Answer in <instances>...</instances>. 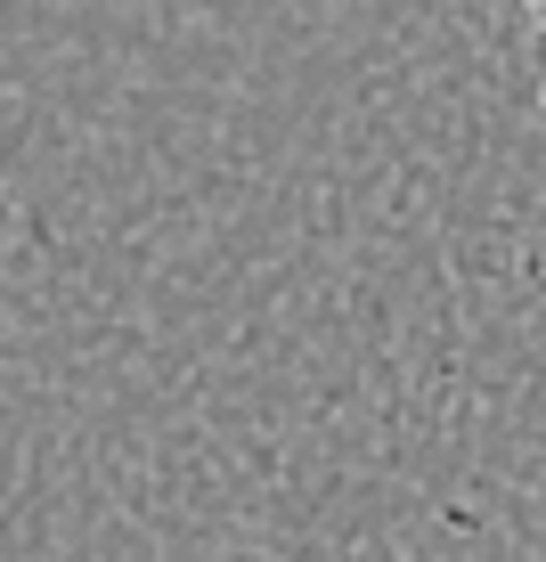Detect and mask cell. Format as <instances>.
<instances>
[{
	"mask_svg": "<svg viewBox=\"0 0 546 562\" xmlns=\"http://www.w3.org/2000/svg\"><path fill=\"white\" fill-rule=\"evenodd\" d=\"M531 16H538V57H546V0H531Z\"/></svg>",
	"mask_w": 546,
	"mask_h": 562,
	"instance_id": "obj_1",
	"label": "cell"
},
{
	"mask_svg": "<svg viewBox=\"0 0 546 562\" xmlns=\"http://www.w3.org/2000/svg\"><path fill=\"white\" fill-rule=\"evenodd\" d=\"M531 269H538V278H546V237H538V254H531Z\"/></svg>",
	"mask_w": 546,
	"mask_h": 562,
	"instance_id": "obj_2",
	"label": "cell"
}]
</instances>
